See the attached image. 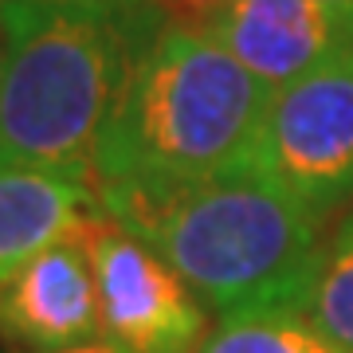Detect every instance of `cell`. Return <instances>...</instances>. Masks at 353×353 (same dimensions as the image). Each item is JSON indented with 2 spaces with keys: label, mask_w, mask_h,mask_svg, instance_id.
Here are the masks:
<instances>
[{
  "label": "cell",
  "mask_w": 353,
  "mask_h": 353,
  "mask_svg": "<svg viewBox=\"0 0 353 353\" xmlns=\"http://www.w3.org/2000/svg\"><path fill=\"white\" fill-rule=\"evenodd\" d=\"M326 4H341V8H353V0H326Z\"/></svg>",
  "instance_id": "obj_14"
},
{
  "label": "cell",
  "mask_w": 353,
  "mask_h": 353,
  "mask_svg": "<svg viewBox=\"0 0 353 353\" xmlns=\"http://www.w3.org/2000/svg\"><path fill=\"white\" fill-rule=\"evenodd\" d=\"M201 353H353L299 314L224 318L208 330Z\"/></svg>",
  "instance_id": "obj_10"
},
{
  "label": "cell",
  "mask_w": 353,
  "mask_h": 353,
  "mask_svg": "<svg viewBox=\"0 0 353 353\" xmlns=\"http://www.w3.org/2000/svg\"><path fill=\"white\" fill-rule=\"evenodd\" d=\"M181 24L275 90L353 48V8L326 0H204Z\"/></svg>",
  "instance_id": "obj_6"
},
{
  "label": "cell",
  "mask_w": 353,
  "mask_h": 353,
  "mask_svg": "<svg viewBox=\"0 0 353 353\" xmlns=\"http://www.w3.org/2000/svg\"><path fill=\"white\" fill-rule=\"evenodd\" d=\"M99 275L102 341L118 353H201L208 314L185 279L110 216L87 224Z\"/></svg>",
  "instance_id": "obj_5"
},
{
  "label": "cell",
  "mask_w": 353,
  "mask_h": 353,
  "mask_svg": "<svg viewBox=\"0 0 353 353\" xmlns=\"http://www.w3.org/2000/svg\"><path fill=\"white\" fill-rule=\"evenodd\" d=\"M275 87L192 28L169 24L138 55L94 145V189L169 192L252 165Z\"/></svg>",
  "instance_id": "obj_3"
},
{
  "label": "cell",
  "mask_w": 353,
  "mask_h": 353,
  "mask_svg": "<svg viewBox=\"0 0 353 353\" xmlns=\"http://www.w3.org/2000/svg\"><path fill=\"white\" fill-rule=\"evenodd\" d=\"M0 165L94 181L102 126L169 12L157 0H0Z\"/></svg>",
  "instance_id": "obj_2"
},
{
  "label": "cell",
  "mask_w": 353,
  "mask_h": 353,
  "mask_svg": "<svg viewBox=\"0 0 353 353\" xmlns=\"http://www.w3.org/2000/svg\"><path fill=\"white\" fill-rule=\"evenodd\" d=\"M157 4L169 12V20H176V24H181V20H189V16L201 8L204 0H157Z\"/></svg>",
  "instance_id": "obj_11"
},
{
  "label": "cell",
  "mask_w": 353,
  "mask_h": 353,
  "mask_svg": "<svg viewBox=\"0 0 353 353\" xmlns=\"http://www.w3.org/2000/svg\"><path fill=\"white\" fill-rule=\"evenodd\" d=\"M299 318L353 350V208L334 216V224L322 236L314 275L299 303Z\"/></svg>",
  "instance_id": "obj_9"
},
{
  "label": "cell",
  "mask_w": 353,
  "mask_h": 353,
  "mask_svg": "<svg viewBox=\"0 0 353 353\" xmlns=\"http://www.w3.org/2000/svg\"><path fill=\"white\" fill-rule=\"evenodd\" d=\"M94 212L99 192L87 176L0 165V287Z\"/></svg>",
  "instance_id": "obj_8"
},
{
  "label": "cell",
  "mask_w": 353,
  "mask_h": 353,
  "mask_svg": "<svg viewBox=\"0 0 353 353\" xmlns=\"http://www.w3.org/2000/svg\"><path fill=\"white\" fill-rule=\"evenodd\" d=\"M87 224L55 240L0 287V338L8 345L51 353L94 345L102 338L99 275Z\"/></svg>",
  "instance_id": "obj_7"
},
{
  "label": "cell",
  "mask_w": 353,
  "mask_h": 353,
  "mask_svg": "<svg viewBox=\"0 0 353 353\" xmlns=\"http://www.w3.org/2000/svg\"><path fill=\"white\" fill-rule=\"evenodd\" d=\"M12 353H36V350H12ZM51 353H118V350H110L106 341H94V345H75V350H51Z\"/></svg>",
  "instance_id": "obj_12"
},
{
  "label": "cell",
  "mask_w": 353,
  "mask_h": 353,
  "mask_svg": "<svg viewBox=\"0 0 353 353\" xmlns=\"http://www.w3.org/2000/svg\"><path fill=\"white\" fill-rule=\"evenodd\" d=\"M94 192L99 212L161 255L220 322L299 314L326 220L255 165L169 192Z\"/></svg>",
  "instance_id": "obj_1"
},
{
  "label": "cell",
  "mask_w": 353,
  "mask_h": 353,
  "mask_svg": "<svg viewBox=\"0 0 353 353\" xmlns=\"http://www.w3.org/2000/svg\"><path fill=\"white\" fill-rule=\"evenodd\" d=\"M252 165L318 212L353 204V48L275 90Z\"/></svg>",
  "instance_id": "obj_4"
},
{
  "label": "cell",
  "mask_w": 353,
  "mask_h": 353,
  "mask_svg": "<svg viewBox=\"0 0 353 353\" xmlns=\"http://www.w3.org/2000/svg\"><path fill=\"white\" fill-rule=\"evenodd\" d=\"M4 63H8V36H4V16H0V83H4Z\"/></svg>",
  "instance_id": "obj_13"
}]
</instances>
